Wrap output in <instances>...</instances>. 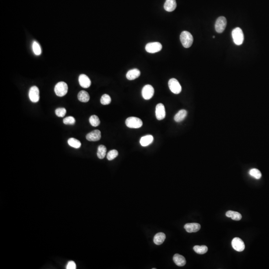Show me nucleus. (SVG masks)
I'll use <instances>...</instances> for the list:
<instances>
[{"label":"nucleus","instance_id":"nucleus-1","mask_svg":"<svg viewBox=\"0 0 269 269\" xmlns=\"http://www.w3.org/2000/svg\"><path fill=\"white\" fill-rule=\"evenodd\" d=\"M180 40L183 47L189 48L193 44V38L189 32L183 31L180 34Z\"/></svg>","mask_w":269,"mask_h":269},{"label":"nucleus","instance_id":"nucleus-2","mask_svg":"<svg viewBox=\"0 0 269 269\" xmlns=\"http://www.w3.org/2000/svg\"><path fill=\"white\" fill-rule=\"evenodd\" d=\"M232 36L234 44L237 45H240L244 41V34L240 27L234 29L232 32Z\"/></svg>","mask_w":269,"mask_h":269},{"label":"nucleus","instance_id":"nucleus-3","mask_svg":"<svg viewBox=\"0 0 269 269\" xmlns=\"http://www.w3.org/2000/svg\"><path fill=\"white\" fill-rule=\"evenodd\" d=\"M126 125L130 128H140L143 126V122L139 118L130 117L126 119Z\"/></svg>","mask_w":269,"mask_h":269},{"label":"nucleus","instance_id":"nucleus-4","mask_svg":"<svg viewBox=\"0 0 269 269\" xmlns=\"http://www.w3.org/2000/svg\"><path fill=\"white\" fill-rule=\"evenodd\" d=\"M55 93L59 97H62L67 94L68 86L65 82H59L56 84L55 88Z\"/></svg>","mask_w":269,"mask_h":269},{"label":"nucleus","instance_id":"nucleus-5","mask_svg":"<svg viewBox=\"0 0 269 269\" xmlns=\"http://www.w3.org/2000/svg\"><path fill=\"white\" fill-rule=\"evenodd\" d=\"M168 87L171 91L175 94H178L182 91V86L179 82L175 78H172L169 80Z\"/></svg>","mask_w":269,"mask_h":269},{"label":"nucleus","instance_id":"nucleus-6","mask_svg":"<svg viewBox=\"0 0 269 269\" xmlns=\"http://www.w3.org/2000/svg\"><path fill=\"white\" fill-rule=\"evenodd\" d=\"M227 25V20L224 16H220L216 20L215 28L218 33H222L224 32Z\"/></svg>","mask_w":269,"mask_h":269},{"label":"nucleus","instance_id":"nucleus-7","mask_svg":"<svg viewBox=\"0 0 269 269\" xmlns=\"http://www.w3.org/2000/svg\"><path fill=\"white\" fill-rule=\"evenodd\" d=\"M162 45L158 42H150L146 45V51L149 53H154L161 51Z\"/></svg>","mask_w":269,"mask_h":269},{"label":"nucleus","instance_id":"nucleus-8","mask_svg":"<svg viewBox=\"0 0 269 269\" xmlns=\"http://www.w3.org/2000/svg\"><path fill=\"white\" fill-rule=\"evenodd\" d=\"M154 90L153 87L150 85H146L142 90L143 97L145 100H149L152 98L154 95Z\"/></svg>","mask_w":269,"mask_h":269},{"label":"nucleus","instance_id":"nucleus-9","mask_svg":"<svg viewBox=\"0 0 269 269\" xmlns=\"http://www.w3.org/2000/svg\"><path fill=\"white\" fill-rule=\"evenodd\" d=\"M29 98L32 102L37 103L40 100V91L37 86H32L29 91Z\"/></svg>","mask_w":269,"mask_h":269},{"label":"nucleus","instance_id":"nucleus-10","mask_svg":"<svg viewBox=\"0 0 269 269\" xmlns=\"http://www.w3.org/2000/svg\"><path fill=\"white\" fill-rule=\"evenodd\" d=\"M231 245L233 248L238 252L243 251L245 247L244 243L242 241V239L238 237L234 238L232 240Z\"/></svg>","mask_w":269,"mask_h":269},{"label":"nucleus","instance_id":"nucleus-11","mask_svg":"<svg viewBox=\"0 0 269 269\" xmlns=\"http://www.w3.org/2000/svg\"><path fill=\"white\" fill-rule=\"evenodd\" d=\"M156 116L158 120H161L165 118V108L162 103H159L156 106Z\"/></svg>","mask_w":269,"mask_h":269},{"label":"nucleus","instance_id":"nucleus-12","mask_svg":"<svg viewBox=\"0 0 269 269\" xmlns=\"http://www.w3.org/2000/svg\"><path fill=\"white\" fill-rule=\"evenodd\" d=\"M86 139L88 141L96 142L100 140L101 138V132L98 130H94L86 135Z\"/></svg>","mask_w":269,"mask_h":269},{"label":"nucleus","instance_id":"nucleus-13","mask_svg":"<svg viewBox=\"0 0 269 269\" xmlns=\"http://www.w3.org/2000/svg\"><path fill=\"white\" fill-rule=\"evenodd\" d=\"M79 84L82 87L84 88H87L89 87L91 82L89 77L87 75L85 74H81L79 77Z\"/></svg>","mask_w":269,"mask_h":269},{"label":"nucleus","instance_id":"nucleus-14","mask_svg":"<svg viewBox=\"0 0 269 269\" xmlns=\"http://www.w3.org/2000/svg\"><path fill=\"white\" fill-rule=\"evenodd\" d=\"M184 228L186 231L189 233L196 232L200 230L201 226L199 223H187L184 226Z\"/></svg>","mask_w":269,"mask_h":269},{"label":"nucleus","instance_id":"nucleus-15","mask_svg":"<svg viewBox=\"0 0 269 269\" xmlns=\"http://www.w3.org/2000/svg\"><path fill=\"white\" fill-rule=\"evenodd\" d=\"M176 3L175 0H166L164 4V9L167 12H171L176 9Z\"/></svg>","mask_w":269,"mask_h":269},{"label":"nucleus","instance_id":"nucleus-16","mask_svg":"<svg viewBox=\"0 0 269 269\" xmlns=\"http://www.w3.org/2000/svg\"><path fill=\"white\" fill-rule=\"evenodd\" d=\"M173 260L175 264L179 267L184 266L186 262L185 257L179 254H175L173 257Z\"/></svg>","mask_w":269,"mask_h":269},{"label":"nucleus","instance_id":"nucleus-17","mask_svg":"<svg viewBox=\"0 0 269 269\" xmlns=\"http://www.w3.org/2000/svg\"><path fill=\"white\" fill-rule=\"evenodd\" d=\"M140 74H141V73H140L139 70L138 69H133L130 70L127 73V74H126V77L128 80H133L138 78L140 76Z\"/></svg>","mask_w":269,"mask_h":269},{"label":"nucleus","instance_id":"nucleus-18","mask_svg":"<svg viewBox=\"0 0 269 269\" xmlns=\"http://www.w3.org/2000/svg\"><path fill=\"white\" fill-rule=\"evenodd\" d=\"M153 141V136L149 135L142 137L140 140V143L143 147H147L151 144Z\"/></svg>","mask_w":269,"mask_h":269},{"label":"nucleus","instance_id":"nucleus-19","mask_svg":"<svg viewBox=\"0 0 269 269\" xmlns=\"http://www.w3.org/2000/svg\"><path fill=\"white\" fill-rule=\"evenodd\" d=\"M166 236L165 234L163 232H160L156 234L154 238V244L157 245H160L164 243V241L165 239Z\"/></svg>","mask_w":269,"mask_h":269},{"label":"nucleus","instance_id":"nucleus-20","mask_svg":"<svg viewBox=\"0 0 269 269\" xmlns=\"http://www.w3.org/2000/svg\"><path fill=\"white\" fill-rule=\"evenodd\" d=\"M226 216L231 218L232 220L235 221H239L242 218V215L240 213L236 211H229L226 213Z\"/></svg>","mask_w":269,"mask_h":269},{"label":"nucleus","instance_id":"nucleus-21","mask_svg":"<svg viewBox=\"0 0 269 269\" xmlns=\"http://www.w3.org/2000/svg\"><path fill=\"white\" fill-rule=\"evenodd\" d=\"M187 112L186 110H181L175 115L174 120L176 122L182 121L187 116Z\"/></svg>","mask_w":269,"mask_h":269},{"label":"nucleus","instance_id":"nucleus-22","mask_svg":"<svg viewBox=\"0 0 269 269\" xmlns=\"http://www.w3.org/2000/svg\"><path fill=\"white\" fill-rule=\"evenodd\" d=\"M78 100L82 102H87L90 99V96L87 92L82 90L79 92L77 95Z\"/></svg>","mask_w":269,"mask_h":269},{"label":"nucleus","instance_id":"nucleus-23","mask_svg":"<svg viewBox=\"0 0 269 269\" xmlns=\"http://www.w3.org/2000/svg\"><path fill=\"white\" fill-rule=\"evenodd\" d=\"M107 149L104 145H100L98 148L97 157L100 159H103L106 154Z\"/></svg>","mask_w":269,"mask_h":269},{"label":"nucleus","instance_id":"nucleus-24","mask_svg":"<svg viewBox=\"0 0 269 269\" xmlns=\"http://www.w3.org/2000/svg\"><path fill=\"white\" fill-rule=\"evenodd\" d=\"M68 143H69V145L70 146H71V147H73V148H75V149H78L81 146V143L78 140L76 139L75 138H73L69 139V140H68Z\"/></svg>","mask_w":269,"mask_h":269},{"label":"nucleus","instance_id":"nucleus-25","mask_svg":"<svg viewBox=\"0 0 269 269\" xmlns=\"http://www.w3.org/2000/svg\"><path fill=\"white\" fill-rule=\"evenodd\" d=\"M193 250L197 254L202 255V254H205L207 252L208 248L207 246H205V245H202V246L196 245V246H194Z\"/></svg>","mask_w":269,"mask_h":269},{"label":"nucleus","instance_id":"nucleus-26","mask_svg":"<svg viewBox=\"0 0 269 269\" xmlns=\"http://www.w3.org/2000/svg\"><path fill=\"white\" fill-rule=\"evenodd\" d=\"M249 174L251 176L257 179H260L262 176V174L260 172V171L257 168H252L250 169Z\"/></svg>","mask_w":269,"mask_h":269},{"label":"nucleus","instance_id":"nucleus-27","mask_svg":"<svg viewBox=\"0 0 269 269\" xmlns=\"http://www.w3.org/2000/svg\"><path fill=\"white\" fill-rule=\"evenodd\" d=\"M89 122L90 124L93 127H97L100 124V121L98 117L96 115H92L89 118Z\"/></svg>","mask_w":269,"mask_h":269},{"label":"nucleus","instance_id":"nucleus-28","mask_svg":"<svg viewBox=\"0 0 269 269\" xmlns=\"http://www.w3.org/2000/svg\"><path fill=\"white\" fill-rule=\"evenodd\" d=\"M32 47H33V51L36 55H41V48L38 42L37 41H34Z\"/></svg>","mask_w":269,"mask_h":269},{"label":"nucleus","instance_id":"nucleus-29","mask_svg":"<svg viewBox=\"0 0 269 269\" xmlns=\"http://www.w3.org/2000/svg\"><path fill=\"white\" fill-rule=\"evenodd\" d=\"M100 102H101V104H102V105H108V104H109L111 103V97L109 95L105 94L103 95L101 97Z\"/></svg>","mask_w":269,"mask_h":269},{"label":"nucleus","instance_id":"nucleus-30","mask_svg":"<svg viewBox=\"0 0 269 269\" xmlns=\"http://www.w3.org/2000/svg\"><path fill=\"white\" fill-rule=\"evenodd\" d=\"M118 156V152L116 150H112L108 152L107 158L109 161H112Z\"/></svg>","mask_w":269,"mask_h":269},{"label":"nucleus","instance_id":"nucleus-31","mask_svg":"<svg viewBox=\"0 0 269 269\" xmlns=\"http://www.w3.org/2000/svg\"><path fill=\"white\" fill-rule=\"evenodd\" d=\"M55 112L59 117H63L66 113V110L64 108H58L55 110Z\"/></svg>","mask_w":269,"mask_h":269},{"label":"nucleus","instance_id":"nucleus-32","mask_svg":"<svg viewBox=\"0 0 269 269\" xmlns=\"http://www.w3.org/2000/svg\"><path fill=\"white\" fill-rule=\"evenodd\" d=\"M63 123L66 125H73L75 123V119L73 117L69 116L63 119Z\"/></svg>","mask_w":269,"mask_h":269},{"label":"nucleus","instance_id":"nucleus-33","mask_svg":"<svg viewBox=\"0 0 269 269\" xmlns=\"http://www.w3.org/2000/svg\"><path fill=\"white\" fill-rule=\"evenodd\" d=\"M76 268V264H75V262H73V261H69V262L68 263V264H67V266H66V269H75Z\"/></svg>","mask_w":269,"mask_h":269}]
</instances>
